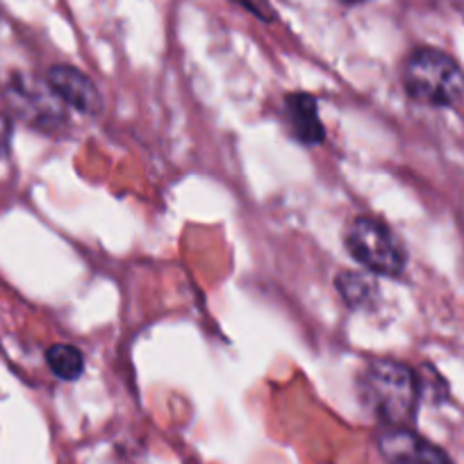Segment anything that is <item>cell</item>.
Listing matches in <instances>:
<instances>
[{
    "mask_svg": "<svg viewBox=\"0 0 464 464\" xmlns=\"http://www.w3.org/2000/svg\"><path fill=\"white\" fill-rule=\"evenodd\" d=\"M343 3H351V5H355V3H364V0H343Z\"/></svg>",
    "mask_w": 464,
    "mask_h": 464,
    "instance_id": "7c38bea8",
    "label": "cell"
},
{
    "mask_svg": "<svg viewBox=\"0 0 464 464\" xmlns=\"http://www.w3.org/2000/svg\"><path fill=\"white\" fill-rule=\"evenodd\" d=\"M237 3H242L244 7H248V10H251V12H256L257 16H265V14H262V10H260V7H257V3H256V0H237Z\"/></svg>",
    "mask_w": 464,
    "mask_h": 464,
    "instance_id": "8fae6325",
    "label": "cell"
},
{
    "mask_svg": "<svg viewBox=\"0 0 464 464\" xmlns=\"http://www.w3.org/2000/svg\"><path fill=\"white\" fill-rule=\"evenodd\" d=\"M346 248L358 260L364 269L376 276H394L403 274L405 269V251L390 226L373 217H358L346 232Z\"/></svg>",
    "mask_w": 464,
    "mask_h": 464,
    "instance_id": "3957f363",
    "label": "cell"
},
{
    "mask_svg": "<svg viewBox=\"0 0 464 464\" xmlns=\"http://www.w3.org/2000/svg\"><path fill=\"white\" fill-rule=\"evenodd\" d=\"M378 449L387 464H453V459L410 428H387L378 435Z\"/></svg>",
    "mask_w": 464,
    "mask_h": 464,
    "instance_id": "5b68a950",
    "label": "cell"
},
{
    "mask_svg": "<svg viewBox=\"0 0 464 464\" xmlns=\"http://www.w3.org/2000/svg\"><path fill=\"white\" fill-rule=\"evenodd\" d=\"M12 140V119L7 114H0V158L7 153Z\"/></svg>",
    "mask_w": 464,
    "mask_h": 464,
    "instance_id": "30bf717a",
    "label": "cell"
},
{
    "mask_svg": "<svg viewBox=\"0 0 464 464\" xmlns=\"http://www.w3.org/2000/svg\"><path fill=\"white\" fill-rule=\"evenodd\" d=\"M5 101L16 119L37 130H55L66 121L64 102L57 98L51 84L34 78H12L5 87Z\"/></svg>",
    "mask_w": 464,
    "mask_h": 464,
    "instance_id": "277c9868",
    "label": "cell"
},
{
    "mask_svg": "<svg viewBox=\"0 0 464 464\" xmlns=\"http://www.w3.org/2000/svg\"><path fill=\"white\" fill-rule=\"evenodd\" d=\"M364 405L387 428H408L417 414L419 378L396 360H373L358 381Z\"/></svg>",
    "mask_w": 464,
    "mask_h": 464,
    "instance_id": "6da1fadb",
    "label": "cell"
},
{
    "mask_svg": "<svg viewBox=\"0 0 464 464\" xmlns=\"http://www.w3.org/2000/svg\"><path fill=\"white\" fill-rule=\"evenodd\" d=\"M48 84L64 105L82 114H98L102 110V98L96 84L73 66H53L48 71Z\"/></svg>",
    "mask_w": 464,
    "mask_h": 464,
    "instance_id": "8992f818",
    "label": "cell"
},
{
    "mask_svg": "<svg viewBox=\"0 0 464 464\" xmlns=\"http://www.w3.org/2000/svg\"><path fill=\"white\" fill-rule=\"evenodd\" d=\"M337 292L353 310H372L376 307L381 292L373 283L372 276L360 274V271H342L337 276Z\"/></svg>",
    "mask_w": 464,
    "mask_h": 464,
    "instance_id": "ba28073f",
    "label": "cell"
},
{
    "mask_svg": "<svg viewBox=\"0 0 464 464\" xmlns=\"http://www.w3.org/2000/svg\"><path fill=\"white\" fill-rule=\"evenodd\" d=\"M46 360L51 372L62 381H78L84 372V358L75 346L55 343L46 351Z\"/></svg>",
    "mask_w": 464,
    "mask_h": 464,
    "instance_id": "9c48e42d",
    "label": "cell"
},
{
    "mask_svg": "<svg viewBox=\"0 0 464 464\" xmlns=\"http://www.w3.org/2000/svg\"><path fill=\"white\" fill-rule=\"evenodd\" d=\"M405 92L417 102L450 107L464 93V71L458 62L437 48H419L405 62Z\"/></svg>",
    "mask_w": 464,
    "mask_h": 464,
    "instance_id": "7a4b0ae2",
    "label": "cell"
},
{
    "mask_svg": "<svg viewBox=\"0 0 464 464\" xmlns=\"http://www.w3.org/2000/svg\"><path fill=\"white\" fill-rule=\"evenodd\" d=\"M285 121L289 135L305 146H316L325 140V128L319 119L316 98L310 93H289L285 98Z\"/></svg>",
    "mask_w": 464,
    "mask_h": 464,
    "instance_id": "52a82bcc",
    "label": "cell"
}]
</instances>
